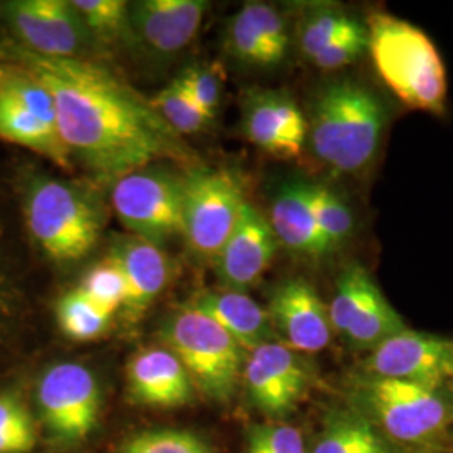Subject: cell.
<instances>
[{
  "instance_id": "21",
  "label": "cell",
  "mask_w": 453,
  "mask_h": 453,
  "mask_svg": "<svg viewBox=\"0 0 453 453\" xmlns=\"http://www.w3.org/2000/svg\"><path fill=\"white\" fill-rule=\"evenodd\" d=\"M269 224L274 230L277 242L299 256L323 259L334 252L312 215L306 181L286 183L277 192Z\"/></svg>"
},
{
  "instance_id": "12",
  "label": "cell",
  "mask_w": 453,
  "mask_h": 453,
  "mask_svg": "<svg viewBox=\"0 0 453 453\" xmlns=\"http://www.w3.org/2000/svg\"><path fill=\"white\" fill-rule=\"evenodd\" d=\"M7 20L27 50L46 58H82L93 39L65 0H17L5 5Z\"/></svg>"
},
{
  "instance_id": "34",
  "label": "cell",
  "mask_w": 453,
  "mask_h": 453,
  "mask_svg": "<svg viewBox=\"0 0 453 453\" xmlns=\"http://www.w3.org/2000/svg\"><path fill=\"white\" fill-rule=\"evenodd\" d=\"M177 80L194 99L195 104L211 119L220 103V80L217 73L209 67L194 65Z\"/></svg>"
},
{
  "instance_id": "10",
  "label": "cell",
  "mask_w": 453,
  "mask_h": 453,
  "mask_svg": "<svg viewBox=\"0 0 453 453\" xmlns=\"http://www.w3.org/2000/svg\"><path fill=\"white\" fill-rule=\"evenodd\" d=\"M37 405L49 430L63 441L78 443L96 426L101 391L95 374L78 363H59L42 374Z\"/></svg>"
},
{
  "instance_id": "36",
  "label": "cell",
  "mask_w": 453,
  "mask_h": 453,
  "mask_svg": "<svg viewBox=\"0 0 453 453\" xmlns=\"http://www.w3.org/2000/svg\"><path fill=\"white\" fill-rule=\"evenodd\" d=\"M450 385H453V383H450Z\"/></svg>"
},
{
  "instance_id": "7",
  "label": "cell",
  "mask_w": 453,
  "mask_h": 453,
  "mask_svg": "<svg viewBox=\"0 0 453 453\" xmlns=\"http://www.w3.org/2000/svg\"><path fill=\"white\" fill-rule=\"evenodd\" d=\"M183 194L185 177L151 165L116 180L111 203L134 237L160 245L181 235Z\"/></svg>"
},
{
  "instance_id": "31",
  "label": "cell",
  "mask_w": 453,
  "mask_h": 453,
  "mask_svg": "<svg viewBox=\"0 0 453 453\" xmlns=\"http://www.w3.org/2000/svg\"><path fill=\"white\" fill-rule=\"evenodd\" d=\"M71 4L91 37L113 41L130 33V4L125 0H73Z\"/></svg>"
},
{
  "instance_id": "26",
  "label": "cell",
  "mask_w": 453,
  "mask_h": 453,
  "mask_svg": "<svg viewBox=\"0 0 453 453\" xmlns=\"http://www.w3.org/2000/svg\"><path fill=\"white\" fill-rule=\"evenodd\" d=\"M56 318L61 331L74 341L97 338L110 323L111 314L96 306L81 288L65 294L56 304Z\"/></svg>"
},
{
  "instance_id": "18",
  "label": "cell",
  "mask_w": 453,
  "mask_h": 453,
  "mask_svg": "<svg viewBox=\"0 0 453 453\" xmlns=\"http://www.w3.org/2000/svg\"><path fill=\"white\" fill-rule=\"evenodd\" d=\"M228 44L247 65H280L289 49V33L279 11L264 2H249L230 20Z\"/></svg>"
},
{
  "instance_id": "27",
  "label": "cell",
  "mask_w": 453,
  "mask_h": 453,
  "mask_svg": "<svg viewBox=\"0 0 453 453\" xmlns=\"http://www.w3.org/2000/svg\"><path fill=\"white\" fill-rule=\"evenodd\" d=\"M308 196L311 211L324 237L338 250L353 235V213L338 195L321 183H308Z\"/></svg>"
},
{
  "instance_id": "1",
  "label": "cell",
  "mask_w": 453,
  "mask_h": 453,
  "mask_svg": "<svg viewBox=\"0 0 453 453\" xmlns=\"http://www.w3.org/2000/svg\"><path fill=\"white\" fill-rule=\"evenodd\" d=\"M16 65L49 91L59 136L71 157L103 181L162 160L192 158L151 101L110 69L84 58H46L19 48Z\"/></svg>"
},
{
  "instance_id": "4",
  "label": "cell",
  "mask_w": 453,
  "mask_h": 453,
  "mask_svg": "<svg viewBox=\"0 0 453 453\" xmlns=\"http://www.w3.org/2000/svg\"><path fill=\"white\" fill-rule=\"evenodd\" d=\"M351 402L385 437L400 443L426 445L453 425L452 396L443 388L359 372Z\"/></svg>"
},
{
  "instance_id": "17",
  "label": "cell",
  "mask_w": 453,
  "mask_h": 453,
  "mask_svg": "<svg viewBox=\"0 0 453 453\" xmlns=\"http://www.w3.org/2000/svg\"><path fill=\"white\" fill-rule=\"evenodd\" d=\"M207 5L205 0L134 2L128 12L130 33L155 52H177L198 33Z\"/></svg>"
},
{
  "instance_id": "3",
  "label": "cell",
  "mask_w": 453,
  "mask_h": 453,
  "mask_svg": "<svg viewBox=\"0 0 453 453\" xmlns=\"http://www.w3.org/2000/svg\"><path fill=\"white\" fill-rule=\"evenodd\" d=\"M366 27L372 63L393 95L411 110L443 113L447 73L430 37L389 14H372Z\"/></svg>"
},
{
  "instance_id": "25",
  "label": "cell",
  "mask_w": 453,
  "mask_h": 453,
  "mask_svg": "<svg viewBox=\"0 0 453 453\" xmlns=\"http://www.w3.org/2000/svg\"><path fill=\"white\" fill-rule=\"evenodd\" d=\"M366 24L338 7H316L304 17L299 31V48L312 61L324 49L341 39L359 33Z\"/></svg>"
},
{
  "instance_id": "16",
  "label": "cell",
  "mask_w": 453,
  "mask_h": 453,
  "mask_svg": "<svg viewBox=\"0 0 453 453\" xmlns=\"http://www.w3.org/2000/svg\"><path fill=\"white\" fill-rule=\"evenodd\" d=\"M243 133L250 143L279 158H296L308 140V119L286 93L257 91L245 101Z\"/></svg>"
},
{
  "instance_id": "9",
  "label": "cell",
  "mask_w": 453,
  "mask_h": 453,
  "mask_svg": "<svg viewBox=\"0 0 453 453\" xmlns=\"http://www.w3.org/2000/svg\"><path fill=\"white\" fill-rule=\"evenodd\" d=\"M327 311L333 331L359 351H372L408 329L361 264H349L341 271Z\"/></svg>"
},
{
  "instance_id": "35",
  "label": "cell",
  "mask_w": 453,
  "mask_h": 453,
  "mask_svg": "<svg viewBox=\"0 0 453 453\" xmlns=\"http://www.w3.org/2000/svg\"><path fill=\"white\" fill-rule=\"evenodd\" d=\"M368 27H365L363 31L351 34L334 42L333 46L324 49L323 52H319L311 63L324 71H336L355 63L359 56H363L368 50Z\"/></svg>"
},
{
  "instance_id": "24",
  "label": "cell",
  "mask_w": 453,
  "mask_h": 453,
  "mask_svg": "<svg viewBox=\"0 0 453 453\" xmlns=\"http://www.w3.org/2000/svg\"><path fill=\"white\" fill-rule=\"evenodd\" d=\"M311 453H393L388 438L357 410H336Z\"/></svg>"
},
{
  "instance_id": "14",
  "label": "cell",
  "mask_w": 453,
  "mask_h": 453,
  "mask_svg": "<svg viewBox=\"0 0 453 453\" xmlns=\"http://www.w3.org/2000/svg\"><path fill=\"white\" fill-rule=\"evenodd\" d=\"M267 314L292 351L319 353L333 336L327 306L304 279H289L277 286Z\"/></svg>"
},
{
  "instance_id": "19",
  "label": "cell",
  "mask_w": 453,
  "mask_h": 453,
  "mask_svg": "<svg viewBox=\"0 0 453 453\" xmlns=\"http://www.w3.org/2000/svg\"><path fill=\"white\" fill-rule=\"evenodd\" d=\"M128 387L138 403L162 408L185 405L194 395L192 378L181 361L162 348L145 349L131 359Z\"/></svg>"
},
{
  "instance_id": "28",
  "label": "cell",
  "mask_w": 453,
  "mask_h": 453,
  "mask_svg": "<svg viewBox=\"0 0 453 453\" xmlns=\"http://www.w3.org/2000/svg\"><path fill=\"white\" fill-rule=\"evenodd\" d=\"M37 443V430L29 408L12 393H0V453H29Z\"/></svg>"
},
{
  "instance_id": "8",
  "label": "cell",
  "mask_w": 453,
  "mask_h": 453,
  "mask_svg": "<svg viewBox=\"0 0 453 453\" xmlns=\"http://www.w3.org/2000/svg\"><path fill=\"white\" fill-rule=\"evenodd\" d=\"M242 181L228 170H194L185 177L181 235L195 254L215 259L245 205Z\"/></svg>"
},
{
  "instance_id": "29",
  "label": "cell",
  "mask_w": 453,
  "mask_h": 453,
  "mask_svg": "<svg viewBox=\"0 0 453 453\" xmlns=\"http://www.w3.org/2000/svg\"><path fill=\"white\" fill-rule=\"evenodd\" d=\"M163 121L179 134H194L203 130L211 118L203 113L179 80L170 82L151 101Z\"/></svg>"
},
{
  "instance_id": "30",
  "label": "cell",
  "mask_w": 453,
  "mask_h": 453,
  "mask_svg": "<svg viewBox=\"0 0 453 453\" xmlns=\"http://www.w3.org/2000/svg\"><path fill=\"white\" fill-rule=\"evenodd\" d=\"M80 288L96 306L111 316L118 309H123L128 297L127 277L113 256L91 267Z\"/></svg>"
},
{
  "instance_id": "2",
  "label": "cell",
  "mask_w": 453,
  "mask_h": 453,
  "mask_svg": "<svg viewBox=\"0 0 453 453\" xmlns=\"http://www.w3.org/2000/svg\"><path fill=\"white\" fill-rule=\"evenodd\" d=\"M387 127L381 99L357 81L329 82L318 93L308 123L314 155L340 173H357L378 153Z\"/></svg>"
},
{
  "instance_id": "15",
  "label": "cell",
  "mask_w": 453,
  "mask_h": 453,
  "mask_svg": "<svg viewBox=\"0 0 453 453\" xmlns=\"http://www.w3.org/2000/svg\"><path fill=\"white\" fill-rule=\"evenodd\" d=\"M277 250V239L269 220L245 202L239 222L215 257L222 286L243 292L265 273Z\"/></svg>"
},
{
  "instance_id": "13",
  "label": "cell",
  "mask_w": 453,
  "mask_h": 453,
  "mask_svg": "<svg viewBox=\"0 0 453 453\" xmlns=\"http://www.w3.org/2000/svg\"><path fill=\"white\" fill-rule=\"evenodd\" d=\"M242 376L250 402L273 418L294 411L309 387L308 368L303 359L289 346L274 341L250 351Z\"/></svg>"
},
{
  "instance_id": "5",
  "label": "cell",
  "mask_w": 453,
  "mask_h": 453,
  "mask_svg": "<svg viewBox=\"0 0 453 453\" xmlns=\"http://www.w3.org/2000/svg\"><path fill=\"white\" fill-rule=\"evenodd\" d=\"M26 220L34 241L56 262L88 256L96 245L101 215L89 196L65 180H34L26 196Z\"/></svg>"
},
{
  "instance_id": "33",
  "label": "cell",
  "mask_w": 453,
  "mask_h": 453,
  "mask_svg": "<svg viewBox=\"0 0 453 453\" xmlns=\"http://www.w3.org/2000/svg\"><path fill=\"white\" fill-rule=\"evenodd\" d=\"M247 453H309L303 434L289 425L256 426L249 435Z\"/></svg>"
},
{
  "instance_id": "20",
  "label": "cell",
  "mask_w": 453,
  "mask_h": 453,
  "mask_svg": "<svg viewBox=\"0 0 453 453\" xmlns=\"http://www.w3.org/2000/svg\"><path fill=\"white\" fill-rule=\"evenodd\" d=\"M110 256L118 260L127 277L128 297L123 306L125 316L130 321H136L168 284L172 262L160 245L138 237L114 245Z\"/></svg>"
},
{
  "instance_id": "6",
  "label": "cell",
  "mask_w": 453,
  "mask_h": 453,
  "mask_svg": "<svg viewBox=\"0 0 453 453\" xmlns=\"http://www.w3.org/2000/svg\"><path fill=\"white\" fill-rule=\"evenodd\" d=\"M162 338L192 383L217 402L230 400L242 376L247 351L226 329L194 306H187L163 324Z\"/></svg>"
},
{
  "instance_id": "11",
  "label": "cell",
  "mask_w": 453,
  "mask_h": 453,
  "mask_svg": "<svg viewBox=\"0 0 453 453\" xmlns=\"http://www.w3.org/2000/svg\"><path fill=\"white\" fill-rule=\"evenodd\" d=\"M361 372L443 388L453 383V340L405 329L370 351Z\"/></svg>"
},
{
  "instance_id": "22",
  "label": "cell",
  "mask_w": 453,
  "mask_h": 453,
  "mask_svg": "<svg viewBox=\"0 0 453 453\" xmlns=\"http://www.w3.org/2000/svg\"><path fill=\"white\" fill-rule=\"evenodd\" d=\"M190 306L226 329L247 353L274 340V326L267 311L245 292L230 289L203 292Z\"/></svg>"
},
{
  "instance_id": "23",
  "label": "cell",
  "mask_w": 453,
  "mask_h": 453,
  "mask_svg": "<svg viewBox=\"0 0 453 453\" xmlns=\"http://www.w3.org/2000/svg\"><path fill=\"white\" fill-rule=\"evenodd\" d=\"M0 140L24 146L61 168L71 166L73 157L58 128L34 114L4 86H0Z\"/></svg>"
},
{
  "instance_id": "32",
  "label": "cell",
  "mask_w": 453,
  "mask_h": 453,
  "mask_svg": "<svg viewBox=\"0 0 453 453\" xmlns=\"http://www.w3.org/2000/svg\"><path fill=\"white\" fill-rule=\"evenodd\" d=\"M119 453H211V450L202 438L188 430L162 428L131 437Z\"/></svg>"
}]
</instances>
